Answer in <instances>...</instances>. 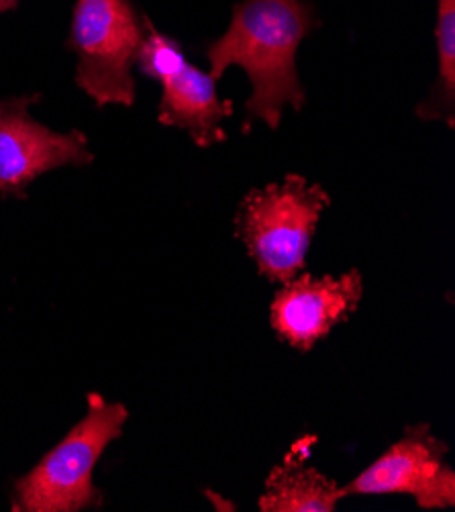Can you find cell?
I'll use <instances>...</instances> for the list:
<instances>
[{"instance_id": "2", "label": "cell", "mask_w": 455, "mask_h": 512, "mask_svg": "<svg viewBox=\"0 0 455 512\" xmlns=\"http://www.w3.org/2000/svg\"><path fill=\"white\" fill-rule=\"evenodd\" d=\"M129 421L127 406L107 402L90 392L86 415L68 435L47 451L41 462L15 480L11 508L15 512H80L103 504L92 474L100 457L115 443Z\"/></svg>"}, {"instance_id": "8", "label": "cell", "mask_w": 455, "mask_h": 512, "mask_svg": "<svg viewBox=\"0 0 455 512\" xmlns=\"http://www.w3.org/2000/svg\"><path fill=\"white\" fill-rule=\"evenodd\" d=\"M160 86L158 121L162 125L184 129L202 149L227 139L221 123L233 115V102L219 96L217 80L209 72L186 62L176 74L160 82Z\"/></svg>"}, {"instance_id": "12", "label": "cell", "mask_w": 455, "mask_h": 512, "mask_svg": "<svg viewBox=\"0 0 455 512\" xmlns=\"http://www.w3.org/2000/svg\"><path fill=\"white\" fill-rule=\"evenodd\" d=\"M19 3H21V0H0V15L15 11L19 7Z\"/></svg>"}, {"instance_id": "7", "label": "cell", "mask_w": 455, "mask_h": 512, "mask_svg": "<svg viewBox=\"0 0 455 512\" xmlns=\"http://www.w3.org/2000/svg\"><path fill=\"white\" fill-rule=\"evenodd\" d=\"M364 296V276L349 270L341 276L302 274L282 284L270 306V323L278 339L307 353L337 325L349 321Z\"/></svg>"}, {"instance_id": "3", "label": "cell", "mask_w": 455, "mask_h": 512, "mask_svg": "<svg viewBox=\"0 0 455 512\" xmlns=\"http://www.w3.org/2000/svg\"><path fill=\"white\" fill-rule=\"evenodd\" d=\"M329 192L300 174L249 190L239 202L233 227L260 276L286 284L307 266V253Z\"/></svg>"}, {"instance_id": "9", "label": "cell", "mask_w": 455, "mask_h": 512, "mask_svg": "<svg viewBox=\"0 0 455 512\" xmlns=\"http://www.w3.org/2000/svg\"><path fill=\"white\" fill-rule=\"evenodd\" d=\"M302 445L305 441H298L266 478L258 500L262 512H333L345 498L335 480L305 466Z\"/></svg>"}, {"instance_id": "6", "label": "cell", "mask_w": 455, "mask_h": 512, "mask_svg": "<svg viewBox=\"0 0 455 512\" xmlns=\"http://www.w3.org/2000/svg\"><path fill=\"white\" fill-rule=\"evenodd\" d=\"M447 443L429 425L407 427L374 464L341 486L343 496L409 494L419 508L439 510L455 506V472L447 464Z\"/></svg>"}, {"instance_id": "11", "label": "cell", "mask_w": 455, "mask_h": 512, "mask_svg": "<svg viewBox=\"0 0 455 512\" xmlns=\"http://www.w3.org/2000/svg\"><path fill=\"white\" fill-rule=\"evenodd\" d=\"M186 62L188 60L182 45L174 37L158 31L154 23L147 19L145 39L139 47V54L135 60V66L141 72V76L156 80L160 84L168 76L176 74Z\"/></svg>"}, {"instance_id": "5", "label": "cell", "mask_w": 455, "mask_h": 512, "mask_svg": "<svg viewBox=\"0 0 455 512\" xmlns=\"http://www.w3.org/2000/svg\"><path fill=\"white\" fill-rule=\"evenodd\" d=\"M39 94L0 100V196L27 198V188L43 174L94 162L86 133H60L29 113Z\"/></svg>"}, {"instance_id": "10", "label": "cell", "mask_w": 455, "mask_h": 512, "mask_svg": "<svg viewBox=\"0 0 455 512\" xmlns=\"http://www.w3.org/2000/svg\"><path fill=\"white\" fill-rule=\"evenodd\" d=\"M437 78L429 96L417 107L421 121L455 127V0H437Z\"/></svg>"}, {"instance_id": "1", "label": "cell", "mask_w": 455, "mask_h": 512, "mask_svg": "<svg viewBox=\"0 0 455 512\" xmlns=\"http://www.w3.org/2000/svg\"><path fill=\"white\" fill-rule=\"evenodd\" d=\"M319 25L321 19L309 0H241L233 5L231 23L207 47V60L217 82L231 66H239L251 82L243 133L258 121L278 129L286 107L302 111L307 105L296 54Z\"/></svg>"}, {"instance_id": "4", "label": "cell", "mask_w": 455, "mask_h": 512, "mask_svg": "<svg viewBox=\"0 0 455 512\" xmlns=\"http://www.w3.org/2000/svg\"><path fill=\"white\" fill-rule=\"evenodd\" d=\"M147 17L131 0H76L66 47L76 56V86L98 109L135 105L133 66Z\"/></svg>"}]
</instances>
